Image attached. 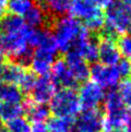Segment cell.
Segmentation results:
<instances>
[{
    "instance_id": "cell-1",
    "label": "cell",
    "mask_w": 131,
    "mask_h": 132,
    "mask_svg": "<svg viewBox=\"0 0 131 132\" xmlns=\"http://www.w3.org/2000/svg\"><path fill=\"white\" fill-rule=\"evenodd\" d=\"M68 12L90 33L102 32L104 29V11L98 0H71Z\"/></svg>"
},
{
    "instance_id": "cell-2",
    "label": "cell",
    "mask_w": 131,
    "mask_h": 132,
    "mask_svg": "<svg viewBox=\"0 0 131 132\" xmlns=\"http://www.w3.org/2000/svg\"><path fill=\"white\" fill-rule=\"evenodd\" d=\"M51 32L54 34L58 50L67 54L76 45L84 26L80 21L71 15H62L55 18L51 21Z\"/></svg>"
},
{
    "instance_id": "cell-3",
    "label": "cell",
    "mask_w": 131,
    "mask_h": 132,
    "mask_svg": "<svg viewBox=\"0 0 131 132\" xmlns=\"http://www.w3.org/2000/svg\"><path fill=\"white\" fill-rule=\"evenodd\" d=\"M105 23L101 35L117 38L120 35L128 34L131 23V8L127 7L120 0H115L104 12Z\"/></svg>"
},
{
    "instance_id": "cell-4",
    "label": "cell",
    "mask_w": 131,
    "mask_h": 132,
    "mask_svg": "<svg viewBox=\"0 0 131 132\" xmlns=\"http://www.w3.org/2000/svg\"><path fill=\"white\" fill-rule=\"evenodd\" d=\"M104 125L103 131L113 132L116 130H125L127 126L129 109L124 105L117 89H109L105 94L104 101Z\"/></svg>"
},
{
    "instance_id": "cell-5",
    "label": "cell",
    "mask_w": 131,
    "mask_h": 132,
    "mask_svg": "<svg viewBox=\"0 0 131 132\" xmlns=\"http://www.w3.org/2000/svg\"><path fill=\"white\" fill-rule=\"evenodd\" d=\"M50 114L56 117H64L74 119L81 112V104L78 92L74 88L58 89L49 102Z\"/></svg>"
},
{
    "instance_id": "cell-6",
    "label": "cell",
    "mask_w": 131,
    "mask_h": 132,
    "mask_svg": "<svg viewBox=\"0 0 131 132\" xmlns=\"http://www.w3.org/2000/svg\"><path fill=\"white\" fill-rule=\"evenodd\" d=\"M90 78L92 82L104 89H115L121 81V77L115 65H106L101 62H95L90 67Z\"/></svg>"
},
{
    "instance_id": "cell-7",
    "label": "cell",
    "mask_w": 131,
    "mask_h": 132,
    "mask_svg": "<svg viewBox=\"0 0 131 132\" xmlns=\"http://www.w3.org/2000/svg\"><path fill=\"white\" fill-rule=\"evenodd\" d=\"M104 114L96 109L83 110L74 118L73 132H102Z\"/></svg>"
},
{
    "instance_id": "cell-8",
    "label": "cell",
    "mask_w": 131,
    "mask_h": 132,
    "mask_svg": "<svg viewBox=\"0 0 131 132\" xmlns=\"http://www.w3.org/2000/svg\"><path fill=\"white\" fill-rule=\"evenodd\" d=\"M105 91L100 85L92 81H86L81 84L78 91L79 101L83 110L86 109H96L103 104L105 97Z\"/></svg>"
},
{
    "instance_id": "cell-9",
    "label": "cell",
    "mask_w": 131,
    "mask_h": 132,
    "mask_svg": "<svg viewBox=\"0 0 131 132\" xmlns=\"http://www.w3.org/2000/svg\"><path fill=\"white\" fill-rule=\"evenodd\" d=\"M57 91V84L55 83L53 78L49 74L38 77L36 79V82L33 86L32 91L30 92L32 96L31 100L34 101L35 103L47 105Z\"/></svg>"
},
{
    "instance_id": "cell-10",
    "label": "cell",
    "mask_w": 131,
    "mask_h": 132,
    "mask_svg": "<svg viewBox=\"0 0 131 132\" xmlns=\"http://www.w3.org/2000/svg\"><path fill=\"white\" fill-rule=\"evenodd\" d=\"M64 62L67 63L68 68L71 72L72 77L76 80V82L84 83L90 79V65L80 55L73 50H70L66 54Z\"/></svg>"
},
{
    "instance_id": "cell-11",
    "label": "cell",
    "mask_w": 131,
    "mask_h": 132,
    "mask_svg": "<svg viewBox=\"0 0 131 132\" xmlns=\"http://www.w3.org/2000/svg\"><path fill=\"white\" fill-rule=\"evenodd\" d=\"M98 45V61L106 65H116L122 58L118 50L115 39L101 35L97 40Z\"/></svg>"
},
{
    "instance_id": "cell-12",
    "label": "cell",
    "mask_w": 131,
    "mask_h": 132,
    "mask_svg": "<svg viewBox=\"0 0 131 132\" xmlns=\"http://www.w3.org/2000/svg\"><path fill=\"white\" fill-rule=\"evenodd\" d=\"M49 75L53 78L57 86H61V88H74L78 85L63 59H58L55 61Z\"/></svg>"
},
{
    "instance_id": "cell-13",
    "label": "cell",
    "mask_w": 131,
    "mask_h": 132,
    "mask_svg": "<svg viewBox=\"0 0 131 132\" xmlns=\"http://www.w3.org/2000/svg\"><path fill=\"white\" fill-rule=\"evenodd\" d=\"M56 57L53 55H48L42 51L34 50L32 54V58L30 60V67L32 72L35 75L38 77H43V75H47L50 73L51 67L55 62Z\"/></svg>"
},
{
    "instance_id": "cell-14",
    "label": "cell",
    "mask_w": 131,
    "mask_h": 132,
    "mask_svg": "<svg viewBox=\"0 0 131 132\" xmlns=\"http://www.w3.org/2000/svg\"><path fill=\"white\" fill-rule=\"evenodd\" d=\"M22 104L24 108V115L30 122H46V120L49 119L50 110L47 105L35 103L32 100H24Z\"/></svg>"
},
{
    "instance_id": "cell-15",
    "label": "cell",
    "mask_w": 131,
    "mask_h": 132,
    "mask_svg": "<svg viewBox=\"0 0 131 132\" xmlns=\"http://www.w3.org/2000/svg\"><path fill=\"white\" fill-rule=\"evenodd\" d=\"M26 25L31 29H42L50 24L54 19H51L37 3H34L24 15L22 16Z\"/></svg>"
},
{
    "instance_id": "cell-16",
    "label": "cell",
    "mask_w": 131,
    "mask_h": 132,
    "mask_svg": "<svg viewBox=\"0 0 131 132\" xmlns=\"http://www.w3.org/2000/svg\"><path fill=\"white\" fill-rule=\"evenodd\" d=\"M26 72H27L26 67L18 62H14V61H9L8 63L2 65L0 80L2 81V83L19 86V84L21 83L22 79Z\"/></svg>"
},
{
    "instance_id": "cell-17",
    "label": "cell",
    "mask_w": 131,
    "mask_h": 132,
    "mask_svg": "<svg viewBox=\"0 0 131 132\" xmlns=\"http://www.w3.org/2000/svg\"><path fill=\"white\" fill-rule=\"evenodd\" d=\"M38 6L51 18H59L69 11L71 0H36Z\"/></svg>"
},
{
    "instance_id": "cell-18",
    "label": "cell",
    "mask_w": 131,
    "mask_h": 132,
    "mask_svg": "<svg viewBox=\"0 0 131 132\" xmlns=\"http://www.w3.org/2000/svg\"><path fill=\"white\" fill-rule=\"evenodd\" d=\"M29 29L22 16L15 14H4L0 18V33L1 34H11V33L23 32Z\"/></svg>"
},
{
    "instance_id": "cell-19",
    "label": "cell",
    "mask_w": 131,
    "mask_h": 132,
    "mask_svg": "<svg viewBox=\"0 0 131 132\" xmlns=\"http://www.w3.org/2000/svg\"><path fill=\"white\" fill-rule=\"evenodd\" d=\"M23 101H24V93L19 86L7 83L0 84V102L20 104Z\"/></svg>"
},
{
    "instance_id": "cell-20",
    "label": "cell",
    "mask_w": 131,
    "mask_h": 132,
    "mask_svg": "<svg viewBox=\"0 0 131 132\" xmlns=\"http://www.w3.org/2000/svg\"><path fill=\"white\" fill-rule=\"evenodd\" d=\"M24 114L23 104H13V103H4L0 102V119L1 121L7 122L14 118L21 117Z\"/></svg>"
},
{
    "instance_id": "cell-21",
    "label": "cell",
    "mask_w": 131,
    "mask_h": 132,
    "mask_svg": "<svg viewBox=\"0 0 131 132\" xmlns=\"http://www.w3.org/2000/svg\"><path fill=\"white\" fill-rule=\"evenodd\" d=\"M46 125L49 132H73L74 119L54 116L49 118Z\"/></svg>"
},
{
    "instance_id": "cell-22",
    "label": "cell",
    "mask_w": 131,
    "mask_h": 132,
    "mask_svg": "<svg viewBox=\"0 0 131 132\" xmlns=\"http://www.w3.org/2000/svg\"><path fill=\"white\" fill-rule=\"evenodd\" d=\"M4 132H31V122L26 117H18L6 122Z\"/></svg>"
},
{
    "instance_id": "cell-23",
    "label": "cell",
    "mask_w": 131,
    "mask_h": 132,
    "mask_svg": "<svg viewBox=\"0 0 131 132\" xmlns=\"http://www.w3.org/2000/svg\"><path fill=\"white\" fill-rule=\"evenodd\" d=\"M117 92L124 105L128 109H131V78L122 79V81H120L117 86Z\"/></svg>"
},
{
    "instance_id": "cell-24",
    "label": "cell",
    "mask_w": 131,
    "mask_h": 132,
    "mask_svg": "<svg viewBox=\"0 0 131 132\" xmlns=\"http://www.w3.org/2000/svg\"><path fill=\"white\" fill-rule=\"evenodd\" d=\"M34 4L32 0H11L8 3V9L12 14L23 16Z\"/></svg>"
},
{
    "instance_id": "cell-25",
    "label": "cell",
    "mask_w": 131,
    "mask_h": 132,
    "mask_svg": "<svg viewBox=\"0 0 131 132\" xmlns=\"http://www.w3.org/2000/svg\"><path fill=\"white\" fill-rule=\"evenodd\" d=\"M118 50L124 58H129L131 56V34H124L118 37L116 43Z\"/></svg>"
},
{
    "instance_id": "cell-26",
    "label": "cell",
    "mask_w": 131,
    "mask_h": 132,
    "mask_svg": "<svg viewBox=\"0 0 131 132\" xmlns=\"http://www.w3.org/2000/svg\"><path fill=\"white\" fill-rule=\"evenodd\" d=\"M36 79H37L36 75L32 71L27 70V72L25 73L24 77H23L21 83L19 84V87H20V89L23 93H30L36 82Z\"/></svg>"
},
{
    "instance_id": "cell-27",
    "label": "cell",
    "mask_w": 131,
    "mask_h": 132,
    "mask_svg": "<svg viewBox=\"0 0 131 132\" xmlns=\"http://www.w3.org/2000/svg\"><path fill=\"white\" fill-rule=\"evenodd\" d=\"M115 67L117 68L120 77L122 79H127L131 77V64L127 58H121Z\"/></svg>"
},
{
    "instance_id": "cell-28",
    "label": "cell",
    "mask_w": 131,
    "mask_h": 132,
    "mask_svg": "<svg viewBox=\"0 0 131 132\" xmlns=\"http://www.w3.org/2000/svg\"><path fill=\"white\" fill-rule=\"evenodd\" d=\"M31 132H49L46 122H34L31 125Z\"/></svg>"
},
{
    "instance_id": "cell-29",
    "label": "cell",
    "mask_w": 131,
    "mask_h": 132,
    "mask_svg": "<svg viewBox=\"0 0 131 132\" xmlns=\"http://www.w3.org/2000/svg\"><path fill=\"white\" fill-rule=\"evenodd\" d=\"M7 9H8L7 0H0V18H2L4 14H6Z\"/></svg>"
},
{
    "instance_id": "cell-30",
    "label": "cell",
    "mask_w": 131,
    "mask_h": 132,
    "mask_svg": "<svg viewBox=\"0 0 131 132\" xmlns=\"http://www.w3.org/2000/svg\"><path fill=\"white\" fill-rule=\"evenodd\" d=\"M126 128L129 130V132H131V109L129 110V116H128V121H127V126Z\"/></svg>"
},
{
    "instance_id": "cell-31",
    "label": "cell",
    "mask_w": 131,
    "mask_h": 132,
    "mask_svg": "<svg viewBox=\"0 0 131 132\" xmlns=\"http://www.w3.org/2000/svg\"><path fill=\"white\" fill-rule=\"evenodd\" d=\"M3 53H2V50L0 49V63H2V61H3Z\"/></svg>"
},
{
    "instance_id": "cell-32",
    "label": "cell",
    "mask_w": 131,
    "mask_h": 132,
    "mask_svg": "<svg viewBox=\"0 0 131 132\" xmlns=\"http://www.w3.org/2000/svg\"><path fill=\"white\" fill-rule=\"evenodd\" d=\"M128 34H131V23H130V26H129V31H128Z\"/></svg>"
},
{
    "instance_id": "cell-33",
    "label": "cell",
    "mask_w": 131,
    "mask_h": 132,
    "mask_svg": "<svg viewBox=\"0 0 131 132\" xmlns=\"http://www.w3.org/2000/svg\"><path fill=\"white\" fill-rule=\"evenodd\" d=\"M0 49H1V34H0Z\"/></svg>"
},
{
    "instance_id": "cell-34",
    "label": "cell",
    "mask_w": 131,
    "mask_h": 132,
    "mask_svg": "<svg viewBox=\"0 0 131 132\" xmlns=\"http://www.w3.org/2000/svg\"><path fill=\"white\" fill-rule=\"evenodd\" d=\"M128 60H129V62H130V64H131V56H130V57L128 58Z\"/></svg>"
},
{
    "instance_id": "cell-35",
    "label": "cell",
    "mask_w": 131,
    "mask_h": 132,
    "mask_svg": "<svg viewBox=\"0 0 131 132\" xmlns=\"http://www.w3.org/2000/svg\"><path fill=\"white\" fill-rule=\"evenodd\" d=\"M0 127H1V119H0Z\"/></svg>"
},
{
    "instance_id": "cell-36",
    "label": "cell",
    "mask_w": 131,
    "mask_h": 132,
    "mask_svg": "<svg viewBox=\"0 0 131 132\" xmlns=\"http://www.w3.org/2000/svg\"><path fill=\"white\" fill-rule=\"evenodd\" d=\"M10 1H11V0H10Z\"/></svg>"
}]
</instances>
